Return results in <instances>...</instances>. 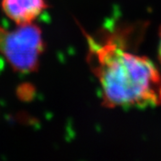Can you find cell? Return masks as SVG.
Instances as JSON below:
<instances>
[{"instance_id":"3957f363","label":"cell","mask_w":161,"mask_h":161,"mask_svg":"<svg viewBox=\"0 0 161 161\" xmlns=\"http://www.w3.org/2000/svg\"><path fill=\"white\" fill-rule=\"evenodd\" d=\"M48 7L47 0H2L1 8L16 25L34 22Z\"/></svg>"},{"instance_id":"6da1fadb","label":"cell","mask_w":161,"mask_h":161,"mask_svg":"<svg viewBox=\"0 0 161 161\" xmlns=\"http://www.w3.org/2000/svg\"><path fill=\"white\" fill-rule=\"evenodd\" d=\"M87 60L107 108H145L161 105V72L150 59L131 51L114 36L86 35Z\"/></svg>"},{"instance_id":"5b68a950","label":"cell","mask_w":161,"mask_h":161,"mask_svg":"<svg viewBox=\"0 0 161 161\" xmlns=\"http://www.w3.org/2000/svg\"><path fill=\"white\" fill-rule=\"evenodd\" d=\"M158 58L161 65V27L158 31Z\"/></svg>"},{"instance_id":"7a4b0ae2","label":"cell","mask_w":161,"mask_h":161,"mask_svg":"<svg viewBox=\"0 0 161 161\" xmlns=\"http://www.w3.org/2000/svg\"><path fill=\"white\" fill-rule=\"evenodd\" d=\"M45 47L42 31L34 23L18 25L12 31L0 27V54L15 72L38 71Z\"/></svg>"},{"instance_id":"277c9868","label":"cell","mask_w":161,"mask_h":161,"mask_svg":"<svg viewBox=\"0 0 161 161\" xmlns=\"http://www.w3.org/2000/svg\"><path fill=\"white\" fill-rule=\"evenodd\" d=\"M15 94L17 98L23 102L31 101L36 96V88L29 82H24L16 88Z\"/></svg>"}]
</instances>
